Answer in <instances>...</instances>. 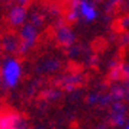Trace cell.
<instances>
[{
	"label": "cell",
	"mask_w": 129,
	"mask_h": 129,
	"mask_svg": "<svg viewBox=\"0 0 129 129\" xmlns=\"http://www.w3.org/2000/svg\"><path fill=\"white\" fill-rule=\"evenodd\" d=\"M36 129H47V128H45V126H38Z\"/></svg>",
	"instance_id": "21"
},
{
	"label": "cell",
	"mask_w": 129,
	"mask_h": 129,
	"mask_svg": "<svg viewBox=\"0 0 129 129\" xmlns=\"http://www.w3.org/2000/svg\"><path fill=\"white\" fill-rule=\"evenodd\" d=\"M2 47H3V51L6 55H16V54L20 52V39H19V35H13V34H6L2 39Z\"/></svg>",
	"instance_id": "8"
},
{
	"label": "cell",
	"mask_w": 129,
	"mask_h": 129,
	"mask_svg": "<svg viewBox=\"0 0 129 129\" xmlns=\"http://www.w3.org/2000/svg\"><path fill=\"white\" fill-rule=\"evenodd\" d=\"M28 19H29V10L25 5L15 3L7 12V22L15 29H19L23 23H26Z\"/></svg>",
	"instance_id": "6"
},
{
	"label": "cell",
	"mask_w": 129,
	"mask_h": 129,
	"mask_svg": "<svg viewBox=\"0 0 129 129\" xmlns=\"http://www.w3.org/2000/svg\"><path fill=\"white\" fill-rule=\"evenodd\" d=\"M120 22H122V26H123V28H129V18H125V19H122Z\"/></svg>",
	"instance_id": "17"
},
{
	"label": "cell",
	"mask_w": 129,
	"mask_h": 129,
	"mask_svg": "<svg viewBox=\"0 0 129 129\" xmlns=\"http://www.w3.org/2000/svg\"><path fill=\"white\" fill-rule=\"evenodd\" d=\"M76 3L78 15H80V20L86 23H93L99 19L100 12L93 0H76Z\"/></svg>",
	"instance_id": "4"
},
{
	"label": "cell",
	"mask_w": 129,
	"mask_h": 129,
	"mask_svg": "<svg viewBox=\"0 0 129 129\" xmlns=\"http://www.w3.org/2000/svg\"><path fill=\"white\" fill-rule=\"evenodd\" d=\"M3 54H5V51H3V47H2V42H0V61H2V58H3Z\"/></svg>",
	"instance_id": "19"
},
{
	"label": "cell",
	"mask_w": 129,
	"mask_h": 129,
	"mask_svg": "<svg viewBox=\"0 0 129 129\" xmlns=\"http://www.w3.org/2000/svg\"><path fill=\"white\" fill-rule=\"evenodd\" d=\"M16 116L18 113H10V112L2 113L0 115V129H10L16 120Z\"/></svg>",
	"instance_id": "10"
},
{
	"label": "cell",
	"mask_w": 129,
	"mask_h": 129,
	"mask_svg": "<svg viewBox=\"0 0 129 129\" xmlns=\"http://www.w3.org/2000/svg\"><path fill=\"white\" fill-rule=\"evenodd\" d=\"M42 25H44V20H42L41 15L36 12H30L26 23H23L19 28V39H20V52L19 54L26 55L36 47V44L39 41Z\"/></svg>",
	"instance_id": "1"
},
{
	"label": "cell",
	"mask_w": 129,
	"mask_h": 129,
	"mask_svg": "<svg viewBox=\"0 0 129 129\" xmlns=\"http://www.w3.org/2000/svg\"><path fill=\"white\" fill-rule=\"evenodd\" d=\"M23 67L16 55H6L0 61V88L13 90L22 81Z\"/></svg>",
	"instance_id": "2"
},
{
	"label": "cell",
	"mask_w": 129,
	"mask_h": 129,
	"mask_svg": "<svg viewBox=\"0 0 129 129\" xmlns=\"http://www.w3.org/2000/svg\"><path fill=\"white\" fill-rule=\"evenodd\" d=\"M100 129H105V126H103V125H102V126H100Z\"/></svg>",
	"instance_id": "22"
},
{
	"label": "cell",
	"mask_w": 129,
	"mask_h": 129,
	"mask_svg": "<svg viewBox=\"0 0 129 129\" xmlns=\"http://www.w3.org/2000/svg\"><path fill=\"white\" fill-rule=\"evenodd\" d=\"M80 54H81V49L78 45H73L71 48H68V57L70 58H78Z\"/></svg>",
	"instance_id": "15"
},
{
	"label": "cell",
	"mask_w": 129,
	"mask_h": 129,
	"mask_svg": "<svg viewBox=\"0 0 129 129\" xmlns=\"http://www.w3.org/2000/svg\"><path fill=\"white\" fill-rule=\"evenodd\" d=\"M122 129H129V116H128V119H126V123L123 125V128Z\"/></svg>",
	"instance_id": "20"
},
{
	"label": "cell",
	"mask_w": 129,
	"mask_h": 129,
	"mask_svg": "<svg viewBox=\"0 0 129 129\" xmlns=\"http://www.w3.org/2000/svg\"><path fill=\"white\" fill-rule=\"evenodd\" d=\"M45 97L48 100H58L61 97V90H57V88H54V90H48L47 93H45Z\"/></svg>",
	"instance_id": "14"
},
{
	"label": "cell",
	"mask_w": 129,
	"mask_h": 129,
	"mask_svg": "<svg viewBox=\"0 0 129 129\" xmlns=\"http://www.w3.org/2000/svg\"><path fill=\"white\" fill-rule=\"evenodd\" d=\"M100 97H102V93H88L86 97V102L88 106H99Z\"/></svg>",
	"instance_id": "13"
},
{
	"label": "cell",
	"mask_w": 129,
	"mask_h": 129,
	"mask_svg": "<svg viewBox=\"0 0 129 129\" xmlns=\"http://www.w3.org/2000/svg\"><path fill=\"white\" fill-rule=\"evenodd\" d=\"M62 62L58 57H49V58L42 59L41 62H38L36 65V73L39 74H54L57 71L61 70Z\"/></svg>",
	"instance_id": "7"
},
{
	"label": "cell",
	"mask_w": 129,
	"mask_h": 129,
	"mask_svg": "<svg viewBox=\"0 0 129 129\" xmlns=\"http://www.w3.org/2000/svg\"><path fill=\"white\" fill-rule=\"evenodd\" d=\"M128 116H129V107L123 100H115L109 106V117H110V123L113 126L123 128Z\"/></svg>",
	"instance_id": "3"
},
{
	"label": "cell",
	"mask_w": 129,
	"mask_h": 129,
	"mask_svg": "<svg viewBox=\"0 0 129 129\" xmlns=\"http://www.w3.org/2000/svg\"><path fill=\"white\" fill-rule=\"evenodd\" d=\"M55 41L59 47L68 49V48H71L73 45L77 44V35L70 25L61 23L55 29Z\"/></svg>",
	"instance_id": "5"
},
{
	"label": "cell",
	"mask_w": 129,
	"mask_h": 129,
	"mask_svg": "<svg viewBox=\"0 0 129 129\" xmlns=\"http://www.w3.org/2000/svg\"><path fill=\"white\" fill-rule=\"evenodd\" d=\"M83 81H84V76H83L81 73H71V74H67V76H64L61 78V86L67 91H73Z\"/></svg>",
	"instance_id": "9"
},
{
	"label": "cell",
	"mask_w": 129,
	"mask_h": 129,
	"mask_svg": "<svg viewBox=\"0 0 129 129\" xmlns=\"http://www.w3.org/2000/svg\"><path fill=\"white\" fill-rule=\"evenodd\" d=\"M10 129H29V122L22 115H18L16 120H15V123H13V126Z\"/></svg>",
	"instance_id": "12"
},
{
	"label": "cell",
	"mask_w": 129,
	"mask_h": 129,
	"mask_svg": "<svg viewBox=\"0 0 129 129\" xmlns=\"http://www.w3.org/2000/svg\"><path fill=\"white\" fill-rule=\"evenodd\" d=\"M120 2H122V0H110V2L107 3V9H109V7H112V6H115V5H119Z\"/></svg>",
	"instance_id": "16"
},
{
	"label": "cell",
	"mask_w": 129,
	"mask_h": 129,
	"mask_svg": "<svg viewBox=\"0 0 129 129\" xmlns=\"http://www.w3.org/2000/svg\"><path fill=\"white\" fill-rule=\"evenodd\" d=\"M110 94H112V97H113V100H125V99H128L126 87H125V86H120V84H117V86H115V87H112Z\"/></svg>",
	"instance_id": "11"
},
{
	"label": "cell",
	"mask_w": 129,
	"mask_h": 129,
	"mask_svg": "<svg viewBox=\"0 0 129 129\" xmlns=\"http://www.w3.org/2000/svg\"><path fill=\"white\" fill-rule=\"evenodd\" d=\"M29 2H30V0H15V3H19V5H25V6H26Z\"/></svg>",
	"instance_id": "18"
}]
</instances>
